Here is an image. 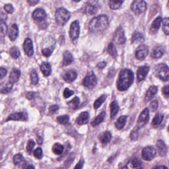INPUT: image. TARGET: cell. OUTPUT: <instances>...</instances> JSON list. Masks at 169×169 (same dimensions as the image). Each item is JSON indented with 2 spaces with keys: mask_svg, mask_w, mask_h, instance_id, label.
I'll list each match as a JSON object with an SVG mask.
<instances>
[{
  "mask_svg": "<svg viewBox=\"0 0 169 169\" xmlns=\"http://www.w3.org/2000/svg\"><path fill=\"white\" fill-rule=\"evenodd\" d=\"M134 82V74L130 69H123L120 71L117 80V88L119 91H127L133 84Z\"/></svg>",
  "mask_w": 169,
  "mask_h": 169,
  "instance_id": "1",
  "label": "cell"
},
{
  "mask_svg": "<svg viewBox=\"0 0 169 169\" xmlns=\"http://www.w3.org/2000/svg\"><path fill=\"white\" fill-rule=\"evenodd\" d=\"M109 26V19L107 15H101L92 19L88 26L91 32L99 34L107 29Z\"/></svg>",
  "mask_w": 169,
  "mask_h": 169,
  "instance_id": "2",
  "label": "cell"
},
{
  "mask_svg": "<svg viewBox=\"0 0 169 169\" xmlns=\"http://www.w3.org/2000/svg\"><path fill=\"white\" fill-rule=\"evenodd\" d=\"M154 75L163 82L169 80V69L167 65L165 64H159L154 67Z\"/></svg>",
  "mask_w": 169,
  "mask_h": 169,
  "instance_id": "3",
  "label": "cell"
},
{
  "mask_svg": "<svg viewBox=\"0 0 169 169\" xmlns=\"http://www.w3.org/2000/svg\"><path fill=\"white\" fill-rule=\"evenodd\" d=\"M70 18V14L64 8H58L55 13V19L58 25L63 26L67 23Z\"/></svg>",
  "mask_w": 169,
  "mask_h": 169,
  "instance_id": "4",
  "label": "cell"
},
{
  "mask_svg": "<svg viewBox=\"0 0 169 169\" xmlns=\"http://www.w3.org/2000/svg\"><path fill=\"white\" fill-rule=\"evenodd\" d=\"M97 83L96 76L93 71L88 72L83 80V85L88 89H93L95 87Z\"/></svg>",
  "mask_w": 169,
  "mask_h": 169,
  "instance_id": "5",
  "label": "cell"
},
{
  "mask_svg": "<svg viewBox=\"0 0 169 169\" xmlns=\"http://www.w3.org/2000/svg\"><path fill=\"white\" fill-rule=\"evenodd\" d=\"M131 10L136 15L145 12L147 8L146 2L144 0H135L131 5Z\"/></svg>",
  "mask_w": 169,
  "mask_h": 169,
  "instance_id": "6",
  "label": "cell"
},
{
  "mask_svg": "<svg viewBox=\"0 0 169 169\" xmlns=\"http://www.w3.org/2000/svg\"><path fill=\"white\" fill-rule=\"evenodd\" d=\"M156 153V150L153 146H148L143 149L141 155L143 160L150 161L154 159Z\"/></svg>",
  "mask_w": 169,
  "mask_h": 169,
  "instance_id": "7",
  "label": "cell"
},
{
  "mask_svg": "<svg viewBox=\"0 0 169 169\" xmlns=\"http://www.w3.org/2000/svg\"><path fill=\"white\" fill-rule=\"evenodd\" d=\"M149 117V110L148 108H146L140 114L137 120L136 127L139 129L143 127L148 123Z\"/></svg>",
  "mask_w": 169,
  "mask_h": 169,
  "instance_id": "8",
  "label": "cell"
},
{
  "mask_svg": "<svg viewBox=\"0 0 169 169\" xmlns=\"http://www.w3.org/2000/svg\"><path fill=\"white\" fill-rule=\"evenodd\" d=\"M80 33V26L78 21H75L71 23L70 30V35L72 41H76Z\"/></svg>",
  "mask_w": 169,
  "mask_h": 169,
  "instance_id": "9",
  "label": "cell"
},
{
  "mask_svg": "<svg viewBox=\"0 0 169 169\" xmlns=\"http://www.w3.org/2000/svg\"><path fill=\"white\" fill-rule=\"evenodd\" d=\"M28 114L26 112L23 111V112H18V113H14L10 114L8 117L6 122H7L10 121L26 122L28 120Z\"/></svg>",
  "mask_w": 169,
  "mask_h": 169,
  "instance_id": "10",
  "label": "cell"
},
{
  "mask_svg": "<svg viewBox=\"0 0 169 169\" xmlns=\"http://www.w3.org/2000/svg\"><path fill=\"white\" fill-rule=\"evenodd\" d=\"M148 47L146 45L141 44L137 47L135 52L136 58L140 61H143L148 54Z\"/></svg>",
  "mask_w": 169,
  "mask_h": 169,
  "instance_id": "11",
  "label": "cell"
},
{
  "mask_svg": "<svg viewBox=\"0 0 169 169\" xmlns=\"http://www.w3.org/2000/svg\"><path fill=\"white\" fill-rule=\"evenodd\" d=\"M114 40L116 43L119 45L123 44L126 41L125 31L123 28L120 27L117 29L115 33Z\"/></svg>",
  "mask_w": 169,
  "mask_h": 169,
  "instance_id": "12",
  "label": "cell"
},
{
  "mask_svg": "<svg viewBox=\"0 0 169 169\" xmlns=\"http://www.w3.org/2000/svg\"><path fill=\"white\" fill-rule=\"evenodd\" d=\"M62 79L66 82H72L78 77V73L74 70H69L64 71L62 74Z\"/></svg>",
  "mask_w": 169,
  "mask_h": 169,
  "instance_id": "13",
  "label": "cell"
},
{
  "mask_svg": "<svg viewBox=\"0 0 169 169\" xmlns=\"http://www.w3.org/2000/svg\"><path fill=\"white\" fill-rule=\"evenodd\" d=\"M14 163L15 166H18L22 169H27L28 166L27 162L21 153L14 155Z\"/></svg>",
  "mask_w": 169,
  "mask_h": 169,
  "instance_id": "14",
  "label": "cell"
},
{
  "mask_svg": "<svg viewBox=\"0 0 169 169\" xmlns=\"http://www.w3.org/2000/svg\"><path fill=\"white\" fill-rule=\"evenodd\" d=\"M150 70V67L147 66H140L137 71V79L139 82L143 80Z\"/></svg>",
  "mask_w": 169,
  "mask_h": 169,
  "instance_id": "15",
  "label": "cell"
},
{
  "mask_svg": "<svg viewBox=\"0 0 169 169\" xmlns=\"http://www.w3.org/2000/svg\"><path fill=\"white\" fill-rule=\"evenodd\" d=\"M23 47V49L27 56L31 57L33 55L34 49L32 41L31 39L28 38L25 40Z\"/></svg>",
  "mask_w": 169,
  "mask_h": 169,
  "instance_id": "16",
  "label": "cell"
},
{
  "mask_svg": "<svg viewBox=\"0 0 169 169\" xmlns=\"http://www.w3.org/2000/svg\"><path fill=\"white\" fill-rule=\"evenodd\" d=\"M89 114L88 112H83L79 115L75 122L79 126L86 125L89 122Z\"/></svg>",
  "mask_w": 169,
  "mask_h": 169,
  "instance_id": "17",
  "label": "cell"
},
{
  "mask_svg": "<svg viewBox=\"0 0 169 169\" xmlns=\"http://www.w3.org/2000/svg\"><path fill=\"white\" fill-rule=\"evenodd\" d=\"M162 21V19L161 17H158L156 19H154V21L152 23L151 26H150V30H149L151 34L154 35L156 34L160 27Z\"/></svg>",
  "mask_w": 169,
  "mask_h": 169,
  "instance_id": "18",
  "label": "cell"
},
{
  "mask_svg": "<svg viewBox=\"0 0 169 169\" xmlns=\"http://www.w3.org/2000/svg\"><path fill=\"white\" fill-rule=\"evenodd\" d=\"M21 75V70L16 68H14L10 71L9 81L13 84H14L19 80Z\"/></svg>",
  "mask_w": 169,
  "mask_h": 169,
  "instance_id": "19",
  "label": "cell"
},
{
  "mask_svg": "<svg viewBox=\"0 0 169 169\" xmlns=\"http://www.w3.org/2000/svg\"><path fill=\"white\" fill-rule=\"evenodd\" d=\"M19 31L18 26L16 24H12L8 31L9 37L12 41H14L18 35Z\"/></svg>",
  "mask_w": 169,
  "mask_h": 169,
  "instance_id": "20",
  "label": "cell"
},
{
  "mask_svg": "<svg viewBox=\"0 0 169 169\" xmlns=\"http://www.w3.org/2000/svg\"><path fill=\"white\" fill-rule=\"evenodd\" d=\"M46 17V12L43 9H37L34 11L32 14L33 19L37 21H43Z\"/></svg>",
  "mask_w": 169,
  "mask_h": 169,
  "instance_id": "21",
  "label": "cell"
},
{
  "mask_svg": "<svg viewBox=\"0 0 169 169\" xmlns=\"http://www.w3.org/2000/svg\"><path fill=\"white\" fill-rule=\"evenodd\" d=\"M165 53V50L161 46L155 47L153 49L150 56L153 58H159L162 57Z\"/></svg>",
  "mask_w": 169,
  "mask_h": 169,
  "instance_id": "22",
  "label": "cell"
},
{
  "mask_svg": "<svg viewBox=\"0 0 169 169\" xmlns=\"http://www.w3.org/2000/svg\"><path fill=\"white\" fill-rule=\"evenodd\" d=\"M156 146L159 155L161 157L165 156L167 152V147L164 141L162 140H158L157 142Z\"/></svg>",
  "mask_w": 169,
  "mask_h": 169,
  "instance_id": "23",
  "label": "cell"
},
{
  "mask_svg": "<svg viewBox=\"0 0 169 169\" xmlns=\"http://www.w3.org/2000/svg\"><path fill=\"white\" fill-rule=\"evenodd\" d=\"M158 87L156 86H151L146 92L145 96V100L146 102L151 100L158 92Z\"/></svg>",
  "mask_w": 169,
  "mask_h": 169,
  "instance_id": "24",
  "label": "cell"
},
{
  "mask_svg": "<svg viewBox=\"0 0 169 169\" xmlns=\"http://www.w3.org/2000/svg\"><path fill=\"white\" fill-rule=\"evenodd\" d=\"M74 58L73 56L69 51H65L63 53V60H62V66H67L70 65L74 62Z\"/></svg>",
  "mask_w": 169,
  "mask_h": 169,
  "instance_id": "25",
  "label": "cell"
},
{
  "mask_svg": "<svg viewBox=\"0 0 169 169\" xmlns=\"http://www.w3.org/2000/svg\"><path fill=\"white\" fill-rule=\"evenodd\" d=\"M99 140L103 144L110 143L112 139V135L110 131H106L102 132L99 136Z\"/></svg>",
  "mask_w": 169,
  "mask_h": 169,
  "instance_id": "26",
  "label": "cell"
},
{
  "mask_svg": "<svg viewBox=\"0 0 169 169\" xmlns=\"http://www.w3.org/2000/svg\"><path fill=\"white\" fill-rule=\"evenodd\" d=\"M40 70L45 77L50 76L52 73L51 65L48 62H42L40 66Z\"/></svg>",
  "mask_w": 169,
  "mask_h": 169,
  "instance_id": "27",
  "label": "cell"
},
{
  "mask_svg": "<svg viewBox=\"0 0 169 169\" xmlns=\"http://www.w3.org/2000/svg\"><path fill=\"white\" fill-rule=\"evenodd\" d=\"M110 108L111 110L110 111L111 119L113 120L117 116V114L118 113L120 110V107L118 103L116 101H114L110 105Z\"/></svg>",
  "mask_w": 169,
  "mask_h": 169,
  "instance_id": "28",
  "label": "cell"
},
{
  "mask_svg": "<svg viewBox=\"0 0 169 169\" xmlns=\"http://www.w3.org/2000/svg\"><path fill=\"white\" fill-rule=\"evenodd\" d=\"M145 38L142 33L138 31H135L131 37V42L132 43H141L144 41Z\"/></svg>",
  "mask_w": 169,
  "mask_h": 169,
  "instance_id": "29",
  "label": "cell"
},
{
  "mask_svg": "<svg viewBox=\"0 0 169 169\" xmlns=\"http://www.w3.org/2000/svg\"><path fill=\"white\" fill-rule=\"evenodd\" d=\"M127 116H120L118 119L117 120L116 123H115V125L117 130H122L123 127L126 126L127 121Z\"/></svg>",
  "mask_w": 169,
  "mask_h": 169,
  "instance_id": "30",
  "label": "cell"
},
{
  "mask_svg": "<svg viewBox=\"0 0 169 169\" xmlns=\"http://www.w3.org/2000/svg\"><path fill=\"white\" fill-rule=\"evenodd\" d=\"M106 116V113L105 111L100 113L98 116L96 117V118L94 120L92 121V122L91 123L92 126L93 127H95L96 126H99L101 123H102L103 121H104Z\"/></svg>",
  "mask_w": 169,
  "mask_h": 169,
  "instance_id": "31",
  "label": "cell"
},
{
  "mask_svg": "<svg viewBox=\"0 0 169 169\" xmlns=\"http://www.w3.org/2000/svg\"><path fill=\"white\" fill-rule=\"evenodd\" d=\"M14 85V84L9 81L8 82L0 87V93L5 94H8L12 91Z\"/></svg>",
  "mask_w": 169,
  "mask_h": 169,
  "instance_id": "32",
  "label": "cell"
},
{
  "mask_svg": "<svg viewBox=\"0 0 169 169\" xmlns=\"http://www.w3.org/2000/svg\"><path fill=\"white\" fill-rule=\"evenodd\" d=\"M8 32V26L6 22L0 19V39L4 38Z\"/></svg>",
  "mask_w": 169,
  "mask_h": 169,
  "instance_id": "33",
  "label": "cell"
},
{
  "mask_svg": "<svg viewBox=\"0 0 169 169\" xmlns=\"http://www.w3.org/2000/svg\"><path fill=\"white\" fill-rule=\"evenodd\" d=\"M164 115L162 114H157L153 119L152 122V126L154 127H156L160 125L164 119Z\"/></svg>",
  "mask_w": 169,
  "mask_h": 169,
  "instance_id": "34",
  "label": "cell"
},
{
  "mask_svg": "<svg viewBox=\"0 0 169 169\" xmlns=\"http://www.w3.org/2000/svg\"><path fill=\"white\" fill-rule=\"evenodd\" d=\"M124 1L125 0H109V5L112 10H117L121 7Z\"/></svg>",
  "mask_w": 169,
  "mask_h": 169,
  "instance_id": "35",
  "label": "cell"
},
{
  "mask_svg": "<svg viewBox=\"0 0 169 169\" xmlns=\"http://www.w3.org/2000/svg\"><path fill=\"white\" fill-rule=\"evenodd\" d=\"M64 150V146L59 143H56L52 147V151L56 155H60L62 154Z\"/></svg>",
  "mask_w": 169,
  "mask_h": 169,
  "instance_id": "36",
  "label": "cell"
},
{
  "mask_svg": "<svg viewBox=\"0 0 169 169\" xmlns=\"http://www.w3.org/2000/svg\"><path fill=\"white\" fill-rule=\"evenodd\" d=\"M85 13L89 15H93L95 14L98 11V8L96 6L92 4H88L85 9Z\"/></svg>",
  "mask_w": 169,
  "mask_h": 169,
  "instance_id": "37",
  "label": "cell"
},
{
  "mask_svg": "<svg viewBox=\"0 0 169 169\" xmlns=\"http://www.w3.org/2000/svg\"><path fill=\"white\" fill-rule=\"evenodd\" d=\"M107 52L114 58H116L117 56V51L116 47L113 43H110L107 48Z\"/></svg>",
  "mask_w": 169,
  "mask_h": 169,
  "instance_id": "38",
  "label": "cell"
},
{
  "mask_svg": "<svg viewBox=\"0 0 169 169\" xmlns=\"http://www.w3.org/2000/svg\"><path fill=\"white\" fill-rule=\"evenodd\" d=\"M107 96L106 95H102L99 98L97 99L94 102L93 106L95 109L96 110L100 107L101 105L105 102V101L107 99Z\"/></svg>",
  "mask_w": 169,
  "mask_h": 169,
  "instance_id": "39",
  "label": "cell"
},
{
  "mask_svg": "<svg viewBox=\"0 0 169 169\" xmlns=\"http://www.w3.org/2000/svg\"><path fill=\"white\" fill-rule=\"evenodd\" d=\"M70 116L67 115H65L62 116H58L57 118V121L58 123L62 125H66L68 124L70 121Z\"/></svg>",
  "mask_w": 169,
  "mask_h": 169,
  "instance_id": "40",
  "label": "cell"
},
{
  "mask_svg": "<svg viewBox=\"0 0 169 169\" xmlns=\"http://www.w3.org/2000/svg\"><path fill=\"white\" fill-rule=\"evenodd\" d=\"M80 103V99L78 97H75L74 99L67 103V105L73 109L75 110L78 107Z\"/></svg>",
  "mask_w": 169,
  "mask_h": 169,
  "instance_id": "41",
  "label": "cell"
},
{
  "mask_svg": "<svg viewBox=\"0 0 169 169\" xmlns=\"http://www.w3.org/2000/svg\"><path fill=\"white\" fill-rule=\"evenodd\" d=\"M31 84L33 85H36L39 82V78L37 72L33 70L30 73Z\"/></svg>",
  "mask_w": 169,
  "mask_h": 169,
  "instance_id": "42",
  "label": "cell"
},
{
  "mask_svg": "<svg viewBox=\"0 0 169 169\" xmlns=\"http://www.w3.org/2000/svg\"><path fill=\"white\" fill-rule=\"evenodd\" d=\"M10 56L14 59H17L19 57V56L21 55V52L18 49V47H13L10 50Z\"/></svg>",
  "mask_w": 169,
  "mask_h": 169,
  "instance_id": "43",
  "label": "cell"
},
{
  "mask_svg": "<svg viewBox=\"0 0 169 169\" xmlns=\"http://www.w3.org/2000/svg\"><path fill=\"white\" fill-rule=\"evenodd\" d=\"M139 130H140L139 128H138L137 127H135L131 131V135H130V137H131V140L135 141L138 139L139 135Z\"/></svg>",
  "mask_w": 169,
  "mask_h": 169,
  "instance_id": "44",
  "label": "cell"
},
{
  "mask_svg": "<svg viewBox=\"0 0 169 169\" xmlns=\"http://www.w3.org/2000/svg\"><path fill=\"white\" fill-rule=\"evenodd\" d=\"M142 164L143 163L140 159L137 158H135L131 162V164L132 168H136V169L141 168Z\"/></svg>",
  "mask_w": 169,
  "mask_h": 169,
  "instance_id": "45",
  "label": "cell"
},
{
  "mask_svg": "<svg viewBox=\"0 0 169 169\" xmlns=\"http://www.w3.org/2000/svg\"><path fill=\"white\" fill-rule=\"evenodd\" d=\"M55 48L54 47H47L45 48H43L42 50V53L45 57H49L51 56L52 54L53 51Z\"/></svg>",
  "mask_w": 169,
  "mask_h": 169,
  "instance_id": "46",
  "label": "cell"
},
{
  "mask_svg": "<svg viewBox=\"0 0 169 169\" xmlns=\"http://www.w3.org/2000/svg\"><path fill=\"white\" fill-rule=\"evenodd\" d=\"M33 155L38 159H42L43 157V153L42 148L38 147L33 151Z\"/></svg>",
  "mask_w": 169,
  "mask_h": 169,
  "instance_id": "47",
  "label": "cell"
},
{
  "mask_svg": "<svg viewBox=\"0 0 169 169\" xmlns=\"http://www.w3.org/2000/svg\"><path fill=\"white\" fill-rule=\"evenodd\" d=\"M36 145V143H35L34 140L32 139H30L28 140V143H27L26 150L27 152L29 153V154H31V153L32 152V150L33 148Z\"/></svg>",
  "mask_w": 169,
  "mask_h": 169,
  "instance_id": "48",
  "label": "cell"
},
{
  "mask_svg": "<svg viewBox=\"0 0 169 169\" xmlns=\"http://www.w3.org/2000/svg\"><path fill=\"white\" fill-rule=\"evenodd\" d=\"M169 18H165L163 21V30L167 35L169 34Z\"/></svg>",
  "mask_w": 169,
  "mask_h": 169,
  "instance_id": "49",
  "label": "cell"
},
{
  "mask_svg": "<svg viewBox=\"0 0 169 169\" xmlns=\"http://www.w3.org/2000/svg\"><path fill=\"white\" fill-rule=\"evenodd\" d=\"M158 101L157 100H154L152 102H151L149 105V109L152 112H155L158 108Z\"/></svg>",
  "mask_w": 169,
  "mask_h": 169,
  "instance_id": "50",
  "label": "cell"
},
{
  "mask_svg": "<svg viewBox=\"0 0 169 169\" xmlns=\"http://www.w3.org/2000/svg\"><path fill=\"white\" fill-rule=\"evenodd\" d=\"M75 157H74V153H72L69 157L66 159V160L65 162V166L66 167V168H68L70 166L71 163H73V161L74 160Z\"/></svg>",
  "mask_w": 169,
  "mask_h": 169,
  "instance_id": "51",
  "label": "cell"
},
{
  "mask_svg": "<svg viewBox=\"0 0 169 169\" xmlns=\"http://www.w3.org/2000/svg\"><path fill=\"white\" fill-rule=\"evenodd\" d=\"M74 94V91H71L68 88H66L64 90L63 96H64V98L67 99V98H69V97H71V96H73Z\"/></svg>",
  "mask_w": 169,
  "mask_h": 169,
  "instance_id": "52",
  "label": "cell"
},
{
  "mask_svg": "<svg viewBox=\"0 0 169 169\" xmlns=\"http://www.w3.org/2000/svg\"><path fill=\"white\" fill-rule=\"evenodd\" d=\"M4 9L6 12L9 13V14H12L14 12V8L11 4H6L4 6Z\"/></svg>",
  "mask_w": 169,
  "mask_h": 169,
  "instance_id": "53",
  "label": "cell"
},
{
  "mask_svg": "<svg viewBox=\"0 0 169 169\" xmlns=\"http://www.w3.org/2000/svg\"><path fill=\"white\" fill-rule=\"evenodd\" d=\"M58 109H59V107L57 105H53L51 106L49 109V113L52 114H53L58 110Z\"/></svg>",
  "mask_w": 169,
  "mask_h": 169,
  "instance_id": "54",
  "label": "cell"
},
{
  "mask_svg": "<svg viewBox=\"0 0 169 169\" xmlns=\"http://www.w3.org/2000/svg\"><path fill=\"white\" fill-rule=\"evenodd\" d=\"M7 74V70L4 67H0V80L4 78Z\"/></svg>",
  "mask_w": 169,
  "mask_h": 169,
  "instance_id": "55",
  "label": "cell"
},
{
  "mask_svg": "<svg viewBox=\"0 0 169 169\" xmlns=\"http://www.w3.org/2000/svg\"><path fill=\"white\" fill-rule=\"evenodd\" d=\"M36 94V93L34 92H28L26 94V96L27 99H28L29 100H31L35 98Z\"/></svg>",
  "mask_w": 169,
  "mask_h": 169,
  "instance_id": "56",
  "label": "cell"
},
{
  "mask_svg": "<svg viewBox=\"0 0 169 169\" xmlns=\"http://www.w3.org/2000/svg\"><path fill=\"white\" fill-rule=\"evenodd\" d=\"M162 93L165 96L166 98H168L169 97V85H166L162 89Z\"/></svg>",
  "mask_w": 169,
  "mask_h": 169,
  "instance_id": "57",
  "label": "cell"
},
{
  "mask_svg": "<svg viewBox=\"0 0 169 169\" xmlns=\"http://www.w3.org/2000/svg\"><path fill=\"white\" fill-rule=\"evenodd\" d=\"M84 160L83 159H80L79 161L78 162V164H76V166H75V167H74V169H82L84 165Z\"/></svg>",
  "mask_w": 169,
  "mask_h": 169,
  "instance_id": "58",
  "label": "cell"
},
{
  "mask_svg": "<svg viewBox=\"0 0 169 169\" xmlns=\"http://www.w3.org/2000/svg\"><path fill=\"white\" fill-rule=\"evenodd\" d=\"M107 63L105 62H98V64H97L96 66L99 69H102L105 67Z\"/></svg>",
  "mask_w": 169,
  "mask_h": 169,
  "instance_id": "59",
  "label": "cell"
},
{
  "mask_svg": "<svg viewBox=\"0 0 169 169\" xmlns=\"http://www.w3.org/2000/svg\"><path fill=\"white\" fill-rule=\"evenodd\" d=\"M39 0H27V2L30 6H35L39 2Z\"/></svg>",
  "mask_w": 169,
  "mask_h": 169,
  "instance_id": "60",
  "label": "cell"
},
{
  "mask_svg": "<svg viewBox=\"0 0 169 169\" xmlns=\"http://www.w3.org/2000/svg\"><path fill=\"white\" fill-rule=\"evenodd\" d=\"M155 169H168V167H167L165 166L162 165L156 167Z\"/></svg>",
  "mask_w": 169,
  "mask_h": 169,
  "instance_id": "61",
  "label": "cell"
},
{
  "mask_svg": "<svg viewBox=\"0 0 169 169\" xmlns=\"http://www.w3.org/2000/svg\"><path fill=\"white\" fill-rule=\"evenodd\" d=\"M73 1L75 2H80L81 0H73Z\"/></svg>",
  "mask_w": 169,
  "mask_h": 169,
  "instance_id": "62",
  "label": "cell"
}]
</instances>
